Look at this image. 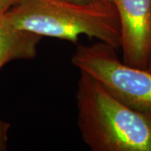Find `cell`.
<instances>
[{
  "mask_svg": "<svg viewBox=\"0 0 151 151\" xmlns=\"http://www.w3.org/2000/svg\"><path fill=\"white\" fill-rule=\"evenodd\" d=\"M80 73L77 124L87 147L92 151H151V113L128 107L91 76Z\"/></svg>",
  "mask_w": 151,
  "mask_h": 151,
  "instance_id": "6da1fadb",
  "label": "cell"
},
{
  "mask_svg": "<svg viewBox=\"0 0 151 151\" xmlns=\"http://www.w3.org/2000/svg\"><path fill=\"white\" fill-rule=\"evenodd\" d=\"M14 27L77 43L81 35L121 48L118 12L108 0L79 4L68 0H19L5 13Z\"/></svg>",
  "mask_w": 151,
  "mask_h": 151,
  "instance_id": "7a4b0ae2",
  "label": "cell"
},
{
  "mask_svg": "<svg viewBox=\"0 0 151 151\" xmlns=\"http://www.w3.org/2000/svg\"><path fill=\"white\" fill-rule=\"evenodd\" d=\"M71 62L128 107L151 113V73L125 64L112 45L101 41L78 45Z\"/></svg>",
  "mask_w": 151,
  "mask_h": 151,
  "instance_id": "3957f363",
  "label": "cell"
},
{
  "mask_svg": "<svg viewBox=\"0 0 151 151\" xmlns=\"http://www.w3.org/2000/svg\"><path fill=\"white\" fill-rule=\"evenodd\" d=\"M118 12L125 64L146 69L151 55V0H108Z\"/></svg>",
  "mask_w": 151,
  "mask_h": 151,
  "instance_id": "277c9868",
  "label": "cell"
},
{
  "mask_svg": "<svg viewBox=\"0 0 151 151\" xmlns=\"http://www.w3.org/2000/svg\"><path fill=\"white\" fill-rule=\"evenodd\" d=\"M41 36L19 29L5 14H0V69L14 60H31L38 54Z\"/></svg>",
  "mask_w": 151,
  "mask_h": 151,
  "instance_id": "5b68a950",
  "label": "cell"
},
{
  "mask_svg": "<svg viewBox=\"0 0 151 151\" xmlns=\"http://www.w3.org/2000/svg\"><path fill=\"white\" fill-rule=\"evenodd\" d=\"M10 124L0 119V151L5 150Z\"/></svg>",
  "mask_w": 151,
  "mask_h": 151,
  "instance_id": "8992f818",
  "label": "cell"
},
{
  "mask_svg": "<svg viewBox=\"0 0 151 151\" xmlns=\"http://www.w3.org/2000/svg\"><path fill=\"white\" fill-rule=\"evenodd\" d=\"M19 0H0V14H5Z\"/></svg>",
  "mask_w": 151,
  "mask_h": 151,
  "instance_id": "52a82bcc",
  "label": "cell"
},
{
  "mask_svg": "<svg viewBox=\"0 0 151 151\" xmlns=\"http://www.w3.org/2000/svg\"><path fill=\"white\" fill-rule=\"evenodd\" d=\"M70 2H74V3H79V4H86V3H91L96 0H68Z\"/></svg>",
  "mask_w": 151,
  "mask_h": 151,
  "instance_id": "ba28073f",
  "label": "cell"
},
{
  "mask_svg": "<svg viewBox=\"0 0 151 151\" xmlns=\"http://www.w3.org/2000/svg\"><path fill=\"white\" fill-rule=\"evenodd\" d=\"M146 69H147V70H149V71L151 73V55H150V60H149V62H148V65H147Z\"/></svg>",
  "mask_w": 151,
  "mask_h": 151,
  "instance_id": "9c48e42d",
  "label": "cell"
}]
</instances>
